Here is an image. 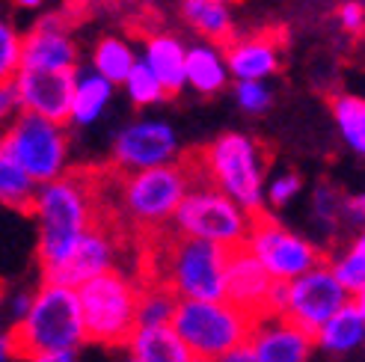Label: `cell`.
I'll return each mask as SVG.
<instances>
[{
	"instance_id": "6da1fadb",
	"label": "cell",
	"mask_w": 365,
	"mask_h": 362,
	"mask_svg": "<svg viewBox=\"0 0 365 362\" xmlns=\"http://www.w3.org/2000/svg\"><path fill=\"white\" fill-rule=\"evenodd\" d=\"M30 211L39 220V264L48 267L98 223V185L83 172H63L36 185Z\"/></svg>"
},
{
	"instance_id": "7a4b0ae2",
	"label": "cell",
	"mask_w": 365,
	"mask_h": 362,
	"mask_svg": "<svg viewBox=\"0 0 365 362\" xmlns=\"http://www.w3.org/2000/svg\"><path fill=\"white\" fill-rule=\"evenodd\" d=\"M152 264L143 282L167 285L175 297L220 300L229 249L211 241L160 232V247H152Z\"/></svg>"
},
{
	"instance_id": "3957f363",
	"label": "cell",
	"mask_w": 365,
	"mask_h": 362,
	"mask_svg": "<svg viewBox=\"0 0 365 362\" xmlns=\"http://www.w3.org/2000/svg\"><path fill=\"white\" fill-rule=\"evenodd\" d=\"M9 338L12 353L18 359L48 351H75L78 345H83L86 333L78 291L57 282H42V288L33 294L24 318L12 324Z\"/></svg>"
},
{
	"instance_id": "277c9868",
	"label": "cell",
	"mask_w": 365,
	"mask_h": 362,
	"mask_svg": "<svg viewBox=\"0 0 365 362\" xmlns=\"http://www.w3.org/2000/svg\"><path fill=\"white\" fill-rule=\"evenodd\" d=\"M193 170L208 185L232 196L250 214L264 205V155L262 146L247 134H223L193 160Z\"/></svg>"
},
{
	"instance_id": "5b68a950",
	"label": "cell",
	"mask_w": 365,
	"mask_h": 362,
	"mask_svg": "<svg viewBox=\"0 0 365 362\" xmlns=\"http://www.w3.org/2000/svg\"><path fill=\"white\" fill-rule=\"evenodd\" d=\"M81 315H83V333L86 341L98 345H125L131 330L137 327V294L140 282L119 267H110L104 274L86 279L75 288Z\"/></svg>"
},
{
	"instance_id": "8992f818",
	"label": "cell",
	"mask_w": 365,
	"mask_h": 362,
	"mask_svg": "<svg viewBox=\"0 0 365 362\" xmlns=\"http://www.w3.org/2000/svg\"><path fill=\"white\" fill-rule=\"evenodd\" d=\"M170 223H173L175 234L211 241V244L232 249L247 241L250 226H252V214L247 208H241L232 196H226L223 190H217L205 178L196 175L187 193L181 196L178 208L173 211Z\"/></svg>"
},
{
	"instance_id": "52a82bcc",
	"label": "cell",
	"mask_w": 365,
	"mask_h": 362,
	"mask_svg": "<svg viewBox=\"0 0 365 362\" xmlns=\"http://www.w3.org/2000/svg\"><path fill=\"white\" fill-rule=\"evenodd\" d=\"M170 327L185 341L190 356L214 359V356L226 353L229 348L247 341L252 318L244 309H238V306H232L226 297H220V300L178 297L175 312L170 318Z\"/></svg>"
},
{
	"instance_id": "ba28073f",
	"label": "cell",
	"mask_w": 365,
	"mask_h": 362,
	"mask_svg": "<svg viewBox=\"0 0 365 362\" xmlns=\"http://www.w3.org/2000/svg\"><path fill=\"white\" fill-rule=\"evenodd\" d=\"M196 181L190 160H173L149 170H134L122 178L119 199L131 220L143 229H163L178 208L181 196Z\"/></svg>"
},
{
	"instance_id": "9c48e42d",
	"label": "cell",
	"mask_w": 365,
	"mask_h": 362,
	"mask_svg": "<svg viewBox=\"0 0 365 362\" xmlns=\"http://www.w3.org/2000/svg\"><path fill=\"white\" fill-rule=\"evenodd\" d=\"M0 152H6L36 185L57 178L68 167L66 122H53L21 110V116H15L0 137Z\"/></svg>"
},
{
	"instance_id": "30bf717a",
	"label": "cell",
	"mask_w": 365,
	"mask_h": 362,
	"mask_svg": "<svg viewBox=\"0 0 365 362\" xmlns=\"http://www.w3.org/2000/svg\"><path fill=\"white\" fill-rule=\"evenodd\" d=\"M244 247L262 262L270 279L291 282L294 276L321 264V249L312 241L300 238V234H294L279 220H273V217H267L262 211L252 214V226H250Z\"/></svg>"
},
{
	"instance_id": "8fae6325",
	"label": "cell",
	"mask_w": 365,
	"mask_h": 362,
	"mask_svg": "<svg viewBox=\"0 0 365 362\" xmlns=\"http://www.w3.org/2000/svg\"><path fill=\"white\" fill-rule=\"evenodd\" d=\"M116 249H119L116 234L107 226L96 223L68 247V252L63 259L42 267V282H57V285H66V288H78L86 279H93V276L104 274V270L116 267Z\"/></svg>"
},
{
	"instance_id": "7c38bea8",
	"label": "cell",
	"mask_w": 365,
	"mask_h": 362,
	"mask_svg": "<svg viewBox=\"0 0 365 362\" xmlns=\"http://www.w3.org/2000/svg\"><path fill=\"white\" fill-rule=\"evenodd\" d=\"M344 300H348L344 288L336 282L330 267L321 262L312 270H306V274H300V276H294L288 282L285 318L315 336V330L339 309Z\"/></svg>"
},
{
	"instance_id": "4fadbf2b",
	"label": "cell",
	"mask_w": 365,
	"mask_h": 362,
	"mask_svg": "<svg viewBox=\"0 0 365 362\" xmlns=\"http://www.w3.org/2000/svg\"><path fill=\"white\" fill-rule=\"evenodd\" d=\"M113 160L125 172L173 164V160H178V134H175L173 125L163 122V119L131 122L116 137Z\"/></svg>"
},
{
	"instance_id": "5bb4252c",
	"label": "cell",
	"mask_w": 365,
	"mask_h": 362,
	"mask_svg": "<svg viewBox=\"0 0 365 362\" xmlns=\"http://www.w3.org/2000/svg\"><path fill=\"white\" fill-rule=\"evenodd\" d=\"M21 68L71 71L78 68V45L71 39L68 12L42 15L21 39Z\"/></svg>"
},
{
	"instance_id": "9a60e30c",
	"label": "cell",
	"mask_w": 365,
	"mask_h": 362,
	"mask_svg": "<svg viewBox=\"0 0 365 362\" xmlns=\"http://www.w3.org/2000/svg\"><path fill=\"white\" fill-rule=\"evenodd\" d=\"M12 83H15V93H18V107H21L24 113H36V116L53 119V122L68 119L75 68L71 71L18 68Z\"/></svg>"
},
{
	"instance_id": "2e32d148",
	"label": "cell",
	"mask_w": 365,
	"mask_h": 362,
	"mask_svg": "<svg viewBox=\"0 0 365 362\" xmlns=\"http://www.w3.org/2000/svg\"><path fill=\"white\" fill-rule=\"evenodd\" d=\"M250 348L259 362H309L315 338L285 315H259L250 327Z\"/></svg>"
},
{
	"instance_id": "e0dca14e",
	"label": "cell",
	"mask_w": 365,
	"mask_h": 362,
	"mask_svg": "<svg viewBox=\"0 0 365 362\" xmlns=\"http://www.w3.org/2000/svg\"><path fill=\"white\" fill-rule=\"evenodd\" d=\"M270 274L262 262L241 244L232 247L226 256V276H223V297L244 309L250 318H259L264 312V294L270 288Z\"/></svg>"
},
{
	"instance_id": "ac0fdd59",
	"label": "cell",
	"mask_w": 365,
	"mask_h": 362,
	"mask_svg": "<svg viewBox=\"0 0 365 362\" xmlns=\"http://www.w3.org/2000/svg\"><path fill=\"white\" fill-rule=\"evenodd\" d=\"M229 48L223 51L229 78L235 81H267L270 75L279 71V42L270 36H244V39L226 42Z\"/></svg>"
},
{
	"instance_id": "d6986e66",
	"label": "cell",
	"mask_w": 365,
	"mask_h": 362,
	"mask_svg": "<svg viewBox=\"0 0 365 362\" xmlns=\"http://www.w3.org/2000/svg\"><path fill=\"white\" fill-rule=\"evenodd\" d=\"M315 345L327 353H351L365 338V300L348 297L339 309L315 330Z\"/></svg>"
},
{
	"instance_id": "ffe728a7",
	"label": "cell",
	"mask_w": 365,
	"mask_h": 362,
	"mask_svg": "<svg viewBox=\"0 0 365 362\" xmlns=\"http://www.w3.org/2000/svg\"><path fill=\"white\" fill-rule=\"evenodd\" d=\"M113 83L101 78L96 68H75V86H71V104H68V119L71 125H93L104 116L107 104L113 101Z\"/></svg>"
},
{
	"instance_id": "44dd1931",
	"label": "cell",
	"mask_w": 365,
	"mask_h": 362,
	"mask_svg": "<svg viewBox=\"0 0 365 362\" xmlns=\"http://www.w3.org/2000/svg\"><path fill=\"white\" fill-rule=\"evenodd\" d=\"M185 53L187 45L173 33H152L145 39L143 63L155 71V78L167 89V95H175L185 89Z\"/></svg>"
},
{
	"instance_id": "7402d4cb",
	"label": "cell",
	"mask_w": 365,
	"mask_h": 362,
	"mask_svg": "<svg viewBox=\"0 0 365 362\" xmlns=\"http://www.w3.org/2000/svg\"><path fill=\"white\" fill-rule=\"evenodd\" d=\"M229 83V68L223 51L214 42L193 45L185 53V86H193L199 95H214Z\"/></svg>"
},
{
	"instance_id": "603a6c76",
	"label": "cell",
	"mask_w": 365,
	"mask_h": 362,
	"mask_svg": "<svg viewBox=\"0 0 365 362\" xmlns=\"http://www.w3.org/2000/svg\"><path fill=\"white\" fill-rule=\"evenodd\" d=\"M131 348L134 362H187L185 341L175 336L170 324H158V327H134L125 341Z\"/></svg>"
},
{
	"instance_id": "cb8c5ba5",
	"label": "cell",
	"mask_w": 365,
	"mask_h": 362,
	"mask_svg": "<svg viewBox=\"0 0 365 362\" xmlns=\"http://www.w3.org/2000/svg\"><path fill=\"white\" fill-rule=\"evenodd\" d=\"M181 18L208 42L226 45L235 36L232 0H178Z\"/></svg>"
},
{
	"instance_id": "d4e9b609",
	"label": "cell",
	"mask_w": 365,
	"mask_h": 362,
	"mask_svg": "<svg viewBox=\"0 0 365 362\" xmlns=\"http://www.w3.org/2000/svg\"><path fill=\"white\" fill-rule=\"evenodd\" d=\"M137 63L134 48L128 45L119 36H104L98 39V45L93 48V68L101 78H107L113 86H119L125 81V75L131 71V66Z\"/></svg>"
},
{
	"instance_id": "484cf974",
	"label": "cell",
	"mask_w": 365,
	"mask_h": 362,
	"mask_svg": "<svg viewBox=\"0 0 365 362\" xmlns=\"http://www.w3.org/2000/svg\"><path fill=\"white\" fill-rule=\"evenodd\" d=\"M333 119L341 131V140L351 146V152L365 155V101L359 95L341 93L333 98Z\"/></svg>"
},
{
	"instance_id": "4316f807",
	"label": "cell",
	"mask_w": 365,
	"mask_h": 362,
	"mask_svg": "<svg viewBox=\"0 0 365 362\" xmlns=\"http://www.w3.org/2000/svg\"><path fill=\"white\" fill-rule=\"evenodd\" d=\"M178 297L160 282H140L137 294V327H158L170 324Z\"/></svg>"
},
{
	"instance_id": "83f0119b",
	"label": "cell",
	"mask_w": 365,
	"mask_h": 362,
	"mask_svg": "<svg viewBox=\"0 0 365 362\" xmlns=\"http://www.w3.org/2000/svg\"><path fill=\"white\" fill-rule=\"evenodd\" d=\"M327 267H330L336 282L344 288V294L362 297L365 294V241H362V234L354 238L348 247H344L341 256L333 259V264H327Z\"/></svg>"
},
{
	"instance_id": "f1b7e54d",
	"label": "cell",
	"mask_w": 365,
	"mask_h": 362,
	"mask_svg": "<svg viewBox=\"0 0 365 362\" xmlns=\"http://www.w3.org/2000/svg\"><path fill=\"white\" fill-rule=\"evenodd\" d=\"M33 193H36V181L6 152H0V202L30 211Z\"/></svg>"
},
{
	"instance_id": "f546056e",
	"label": "cell",
	"mask_w": 365,
	"mask_h": 362,
	"mask_svg": "<svg viewBox=\"0 0 365 362\" xmlns=\"http://www.w3.org/2000/svg\"><path fill=\"white\" fill-rule=\"evenodd\" d=\"M122 86H125L128 98H131L137 107H152V104H160L163 98H167V89L160 86V81L155 78V71L143 63V57H137L131 71L125 75Z\"/></svg>"
},
{
	"instance_id": "4dcf8cb0",
	"label": "cell",
	"mask_w": 365,
	"mask_h": 362,
	"mask_svg": "<svg viewBox=\"0 0 365 362\" xmlns=\"http://www.w3.org/2000/svg\"><path fill=\"white\" fill-rule=\"evenodd\" d=\"M21 39L24 36L0 18V81H12L21 68Z\"/></svg>"
},
{
	"instance_id": "1f68e13d",
	"label": "cell",
	"mask_w": 365,
	"mask_h": 362,
	"mask_svg": "<svg viewBox=\"0 0 365 362\" xmlns=\"http://www.w3.org/2000/svg\"><path fill=\"white\" fill-rule=\"evenodd\" d=\"M235 101L244 113H264L270 101H273V93L264 81H235Z\"/></svg>"
},
{
	"instance_id": "d6a6232c",
	"label": "cell",
	"mask_w": 365,
	"mask_h": 362,
	"mask_svg": "<svg viewBox=\"0 0 365 362\" xmlns=\"http://www.w3.org/2000/svg\"><path fill=\"white\" fill-rule=\"evenodd\" d=\"M312 211L318 217V223L336 226V220H341V193L330 185H321L312 199Z\"/></svg>"
},
{
	"instance_id": "836d02e7",
	"label": "cell",
	"mask_w": 365,
	"mask_h": 362,
	"mask_svg": "<svg viewBox=\"0 0 365 362\" xmlns=\"http://www.w3.org/2000/svg\"><path fill=\"white\" fill-rule=\"evenodd\" d=\"M300 187H303V181H300L297 172H282V175H277L267 185V202L277 205V208L279 205H288L291 199L300 193Z\"/></svg>"
},
{
	"instance_id": "e575fe53",
	"label": "cell",
	"mask_w": 365,
	"mask_h": 362,
	"mask_svg": "<svg viewBox=\"0 0 365 362\" xmlns=\"http://www.w3.org/2000/svg\"><path fill=\"white\" fill-rule=\"evenodd\" d=\"M339 27L348 36H362V27H365V4L362 0H341L339 4Z\"/></svg>"
},
{
	"instance_id": "d590c367",
	"label": "cell",
	"mask_w": 365,
	"mask_h": 362,
	"mask_svg": "<svg viewBox=\"0 0 365 362\" xmlns=\"http://www.w3.org/2000/svg\"><path fill=\"white\" fill-rule=\"evenodd\" d=\"M285 303H288V282L273 279L267 294H264V312L262 315H285Z\"/></svg>"
},
{
	"instance_id": "8d00e7d4",
	"label": "cell",
	"mask_w": 365,
	"mask_h": 362,
	"mask_svg": "<svg viewBox=\"0 0 365 362\" xmlns=\"http://www.w3.org/2000/svg\"><path fill=\"white\" fill-rule=\"evenodd\" d=\"M15 113H21V107H18L15 83L12 81H0V125L9 122Z\"/></svg>"
},
{
	"instance_id": "74e56055",
	"label": "cell",
	"mask_w": 365,
	"mask_h": 362,
	"mask_svg": "<svg viewBox=\"0 0 365 362\" xmlns=\"http://www.w3.org/2000/svg\"><path fill=\"white\" fill-rule=\"evenodd\" d=\"M365 199L362 196H341V220L348 226H362Z\"/></svg>"
},
{
	"instance_id": "f35d334b",
	"label": "cell",
	"mask_w": 365,
	"mask_h": 362,
	"mask_svg": "<svg viewBox=\"0 0 365 362\" xmlns=\"http://www.w3.org/2000/svg\"><path fill=\"white\" fill-rule=\"evenodd\" d=\"M211 362H259V359H255V353H252V348H250V341H241V345L229 348L226 353L214 356Z\"/></svg>"
},
{
	"instance_id": "ab89813d",
	"label": "cell",
	"mask_w": 365,
	"mask_h": 362,
	"mask_svg": "<svg viewBox=\"0 0 365 362\" xmlns=\"http://www.w3.org/2000/svg\"><path fill=\"white\" fill-rule=\"evenodd\" d=\"M30 300H33V294H12V300H9V318H12V324L18 321V318H24V312L30 309Z\"/></svg>"
},
{
	"instance_id": "60d3db41",
	"label": "cell",
	"mask_w": 365,
	"mask_h": 362,
	"mask_svg": "<svg viewBox=\"0 0 365 362\" xmlns=\"http://www.w3.org/2000/svg\"><path fill=\"white\" fill-rule=\"evenodd\" d=\"M27 362H75V351H48V353H36V356H27Z\"/></svg>"
},
{
	"instance_id": "b9f144b4",
	"label": "cell",
	"mask_w": 365,
	"mask_h": 362,
	"mask_svg": "<svg viewBox=\"0 0 365 362\" xmlns=\"http://www.w3.org/2000/svg\"><path fill=\"white\" fill-rule=\"evenodd\" d=\"M15 353H12V338H9V330H0V362H9Z\"/></svg>"
},
{
	"instance_id": "7bdbcfd3",
	"label": "cell",
	"mask_w": 365,
	"mask_h": 362,
	"mask_svg": "<svg viewBox=\"0 0 365 362\" xmlns=\"http://www.w3.org/2000/svg\"><path fill=\"white\" fill-rule=\"evenodd\" d=\"M15 6H21V9H42L45 0H15Z\"/></svg>"
},
{
	"instance_id": "ee69618b",
	"label": "cell",
	"mask_w": 365,
	"mask_h": 362,
	"mask_svg": "<svg viewBox=\"0 0 365 362\" xmlns=\"http://www.w3.org/2000/svg\"><path fill=\"white\" fill-rule=\"evenodd\" d=\"M57 4H63V6H78V4H83V0H57Z\"/></svg>"
},
{
	"instance_id": "f6af8a7d",
	"label": "cell",
	"mask_w": 365,
	"mask_h": 362,
	"mask_svg": "<svg viewBox=\"0 0 365 362\" xmlns=\"http://www.w3.org/2000/svg\"><path fill=\"white\" fill-rule=\"evenodd\" d=\"M187 362H211V359H202V356H187Z\"/></svg>"
},
{
	"instance_id": "bcb514c9",
	"label": "cell",
	"mask_w": 365,
	"mask_h": 362,
	"mask_svg": "<svg viewBox=\"0 0 365 362\" xmlns=\"http://www.w3.org/2000/svg\"><path fill=\"white\" fill-rule=\"evenodd\" d=\"M134 4H152V0H134Z\"/></svg>"
},
{
	"instance_id": "7dc6e473",
	"label": "cell",
	"mask_w": 365,
	"mask_h": 362,
	"mask_svg": "<svg viewBox=\"0 0 365 362\" xmlns=\"http://www.w3.org/2000/svg\"><path fill=\"white\" fill-rule=\"evenodd\" d=\"M131 362H134V359H131Z\"/></svg>"
}]
</instances>
